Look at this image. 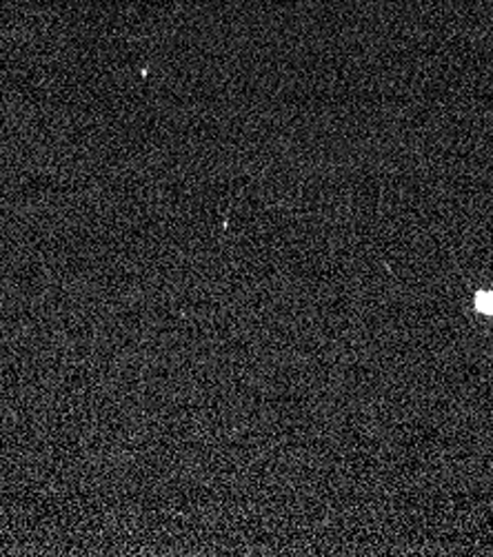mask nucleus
<instances>
[{"label":"nucleus","instance_id":"f257e3e1","mask_svg":"<svg viewBox=\"0 0 493 557\" xmlns=\"http://www.w3.org/2000/svg\"><path fill=\"white\" fill-rule=\"evenodd\" d=\"M476 309L484 315H493V292H480L476 296Z\"/></svg>","mask_w":493,"mask_h":557}]
</instances>
